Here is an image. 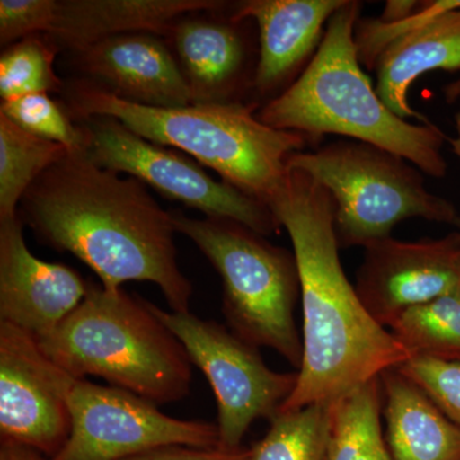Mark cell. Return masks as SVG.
Here are the masks:
<instances>
[{"instance_id": "obj_26", "label": "cell", "mask_w": 460, "mask_h": 460, "mask_svg": "<svg viewBox=\"0 0 460 460\" xmlns=\"http://www.w3.org/2000/svg\"><path fill=\"white\" fill-rule=\"evenodd\" d=\"M458 7L460 0H431L422 2L417 13L398 23H383L377 18H359L354 29V41L359 62L368 69H374L378 57L396 39L425 25L438 14Z\"/></svg>"}, {"instance_id": "obj_25", "label": "cell", "mask_w": 460, "mask_h": 460, "mask_svg": "<svg viewBox=\"0 0 460 460\" xmlns=\"http://www.w3.org/2000/svg\"><path fill=\"white\" fill-rule=\"evenodd\" d=\"M0 114L26 132L57 142L69 151L89 150V135L83 124L75 122L63 102H57L50 93H29L2 100Z\"/></svg>"}, {"instance_id": "obj_32", "label": "cell", "mask_w": 460, "mask_h": 460, "mask_svg": "<svg viewBox=\"0 0 460 460\" xmlns=\"http://www.w3.org/2000/svg\"><path fill=\"white\" fill-rule=\"evenodd\" d=\"M445 102L447 104H454V102H459L460 100V78L453 81V83L447 84V86L443 87Z\"/></svg>"}, {"instance_id": "obj_23", "label": "cell", "mask_w": 460, "mask_h": 460, "mask_svg": "<svg viewBox=\"0 0 460 460\" xmlns=\"http://www.w3.org/2000/svg\"><path fill=\"white\" fill-rule=\"evenodd\" d=\"M270 429L250 447V460H323L329 431V404L279 411Z\"/></svg>"}, {"instance_id": "obj_3", "label": "cell", "mask_w": 460, "mask_h": 460, "mask_svg": "<svg viewBox=\"0 0 460 460\" xmlns=\"http://www.w3.org/2000/svg\"><path fill=\"white\" fill-rule=\"evenodd\" d=\"M362 3L345 0L330 18L314 59L278 98L263 104L257 118L281 131H296L320 142L343 136L404 157L423 174L444 178L447 135L432 123L411 124L377 95L363 72L354 41Z\"/></svg>"}, {"instance_id": "obj_31", "label": "cell", "mask_w": 460, "mask_h": 460, "mask_svg": "<svg viewBox=\"0 0 460 460\" xmlns=\"http://www.w3.org/2000/svg\"><path fill=\"white\" fill-rule=\"evenodd\" d=\"M0 460H48L42 454L25 445L0 438Z\"/></svg>"}, {"instance_id": "obj_19", "label": "cell", "mask_w": 460, "mask_h": 460, "mask_svg": "<svg viewBox=\"0 0 460 460\" xmlns=\"http://www.w3.org/2000/svg\"><path fill=\"white\" fill-rule=\"evenodd\" d=\"M392 460H460V428L398 368L381 374Z\"/></svg>"}, {"instance_id": "obj_13", "label": "cell", "mask_w": 460, "mask_h": 460, "mask_svg": "<svg viewBox=\"0 0 460 460\" xmlns=\"http://www.w3.org/2000/svg\"><path fill=\"white\" fill-rule=\"evenodd\" d=\"M226 7L184 14L165 33L192 104H251L259 62L251 20L223 13Z\"/></svg>"}, {"instance_id": "obj_11", "label": "cell", "mask_w": 460, "mask_h": 460, "mask_svg": "<svg viewBox=\"0 0 460 460\" xmlns=\"http://www.w3.org/2000/svg\"><path fill=\"white\" fill-rule=\"evenodd\" d=\"M77 380L29 332L0 321V438L53 458L71 434L69 395Z\"/></svg>"}, {"instance_id": "obj_33", "label": "cell", "mask_w": 460, "mask_h": 460, "mask_svg": "<svg viewBox=\"0 0 460 460\" xmlns=\"http://www.w3.org/2000/svg\"><path fill=\"white\" fill-rule=\"evenodd\" d=\"M453 226H456V230L460 232V217H456V222H454Z\"/></svg>"}, {"instance_id": "obj_16", "label": "cell", "mask_w": 460, "mask_h": 460, "mask_svg": "<svg viewBox=\"0 0 460 460\" xmlns=\"http://www.w3.org/2000/svg\"><path fill=\"white\" fill-rule=\"evenodd\" d=\"M345 0H247L233 7L235 20L259 29L253 98L262 107L296 83L319 50L330 18Z\"/></svg>"}, {"instance_id": "obj_4", "label": "cell", "mask_w": 460, "mask_h": 460, "mask_svg": "<svg viewBox=\"0 0 460 460\" xmlns=\"http://www.w3.org/2000/svg\"><path fill=\"white\" fill-rule=\"evenodd\" d=\"M62 95L75 122L114 118L154 144L187 154L226 183L268 206L286 184L288 159L319 144L305 133L266 126L257 118L260 108L255 104L146 107L117 98L84 78L66 83Z\"/></svg>"}, {"instance_id": "obj_10", "label": "cell", "mask_w": 460, "mask_h": 460, "mask_svg": "<svg viewBox=\"0 0 460 460\" xmlns=\"http://www.w3.org/2000/svg\"><path fill=\"white\" fill-rule=\"evenodd\" d=\"M72 429L48 460H126L165 447L217 449L215 423L178 420L115 386L77 380L69 395Z\"/></svg>"}, {"instance_id": "obj_29", "label": "cell", "mask_w": 460, "mask_h": 460, "mask_svg": "<svg viewBox=\"0 0 460 460\" xmlns=\"http://www.w3.org/2000/svg\"><path fill=\"white\" fill-rule=\"evenodd\" d=\"M126 460H250V449L223 452L190 447H165Z\"/></svg>"}, {"instance_id": "obj_15", "label": "cell", "mask_w": 460, "mask_h": 460, "mask_svg": "<svg viewBox=\"0 0 460 460\" xmlns=\"http://www.w3.org/2000/svg\"><path fill=\"white\" fill-rule=\"evenodd\" d=\"M66 54L80 78L117 98L153 108L192 104L168 42L156 33H120Z\"/></svg>"}, {"instance_id": "obj_22", "label": "cell", "mask_w": 460, "mask_h": 460, "mask_svg": "<svg viewBox=\"0 0 460 460\" xmlns=\"http://www.w3.org/2000/svg\"><path fill=\"white\" fill-rule=\"evenodd\" d=\"M389 332L410 358L460 361V287L402 314Z\"/></svg>"}, {"instance_id": "obj_20", "label": "cell", "mask_w": 460, "mask_h": 460, "mask_svg": "<svg viewBox=\"0 0 460 460\" xmlns=\"http://www.w3.org/2000/svg\"><path fill=\"white\" fill-rule=\"evenodd\" d=\"M383 405L380 377L329 402L323 460H392L381 428Z\"/></svg>"}, {"instance_id": "obj_28", "label": "cell", "mask_w": 460, "mask_h": 460, "mask_svg": "<svg viewBox=\"0 0 460 460\" xmlns=\"http://www.w3.org/2000/svg\"><path fill=\"white\" fill-rule=\"evenodd\" d=\"M57 0H0V45L49 32Z\"/></svg>"}, {"instance_id": "obj_12", "label": "cell", "mask_w": 460, "mask_h": 460, "mask_svg": "<svg viewBox=\"0 0 460 460\" xmlns=\"http://www.w3.org/2000/svg\"><path fill=\"white\" fill-rule=\"evenodd\" d=\"M357 272L356 290L378 325L389 330L402 314L460 287V232L441 238L372 242Z\"/></svg>"}, {"instance_id": "obj_24", "label": "cell", "mask_w": 460, "mask_h": 460, "mask_svg": "<svg viewBox=\"0 0 460 460\" xmlns=\"http://www.w3.org/2000/svg\"><path fill=\"white\" fill-rule=\"evenodd\" d=\"M59 53L42 33L5 47L0 56V98L8 100L38 93H62L66 83L56 72Z\"/></svg>"}, {"instance_id": "obj_7", "label": "cell", "mask_w": 460, "mask_h": 460, "mask_svg": "<svg viewBox=\"0 0 460 460\" xmlns=\"http://www.w3.org/2000/svg\"><path fill=\"white\" fill-rule=\"evenodd\" d=\"M288 168L307 172L334 199L339 248L366 247L390 237L404 220L450 224L449 199L429 192L425 175L404 157L356 140H337L293 154Z\"/></svg>"}, {"instance_id": "obj_1", "label": "cell", "mask_w": 460, "mask_h": 460, "mask_svg": "<svg viewBox=\"0 0 460 460\" xmlns=\"http://www.w3.org/2000/svg\"><path fill=\"white\" fill-rule=\"evenodd\" d=\"M18 213L39 241L77 257L105 289L150 281L172 313H190L193 287L178 265L172 215L144 181L69 151L30 187Z\"/></svg>"}, {"instance_id": "obj_14", "label": "cell", "mask_w": 460, "mask_h": 460, "mask_svg": "<svg viewBox=\"0 0 460 460\" xmlns=\"http://www.w3.org/2000/svg\"><path fill=\"white\" fill-rule=\"evenodd\" d=\"M23 226L20 213L0 219V321L39 341L83 304L90 283L69 266L33 256Z\"/></svg>"}, {"instance_id": "obj_21", "label": "cell", "mask_w": 460, "mask_h": 460, "mask_svg": "<svg viewBox=\"0 0 460 460\" xmlns=\"http://www.w3.org/2000/svg\"><path fill=\"white\" fill-rule=\"evenodd\" d=\"M68 153L62 145L33 136L0 114V219L16 217L30 187Z\"/></svg>"}, {"instance_id": "obj_5", "label": "cell", "mask_w": 460, "mask_h": 460, "mask_svg": "<svg viewBox=\"0 0 460 460\" xmlns=\"http://www.w3.org/2000/svg\"><path fill=\"white\" fill-rule=\"evenodd\" d=\"M42 352L72 376H96L154 404L181 401L192 386L183 345L148 301L90 283L83 304L49 337Z\"/></svg>"}, {"instance_id": "obj_2", "label": "cell", "mask_w": 460, "mask_h": 460, "mask_svg": "<svg viewBox=\"0 0 460 460\" xmlns=\"http://www.w3.org/2000/svg\"><path fill=\"white\" fill-rule=\"evenodd\" d=\"M269 208L292 239L304 305V361L279 411L329 404L410 358L367 313L339 257L335 204L311 175L289 169Z\"/></svg>"}, {"instance_id": "obj_27", "label": "cell", "mask_w": 460, "mask_h": 460, "mask_svg": "<svg viewBox=\"0 0 460 460\" xmlns=\"http://www.w3.org/2000/svg\"><path fill=\"white\" fill-rule=\"evenodd\" d=\"M396 368L416 383L460 428V361L411 357Z\"/></svg>"}, {"instance_id": "obj_6", "label": "cell", "mask_w": 460, "mask_h": 460, "mask_svg": "<svg viewBox=\"0 0 460 460\" xmlns=\"http://www.w3.org/2000/svg\"><path fill=\"white\" fill-rule=\"evenodd\" d=\"M172 215L177 233L190 238L219 274L230 332L253 347L274 349L299 370L304 341L295 320L301 293L295 253L235 220Z\"/></svg>"}, {"instance_id": "obj_17", "label": "cell", "mask_w": 460, "mask_h": 460, "mask_svg": "<svg viewBox=\"0 0 460 460\" xmlns=\"http://www.w3.org/2000/svg\"><path fill=\"white\" fill-rule=\"evenodd\" d=\"M226 4L217 0H57L53 23L45 35L66 53L120 33L153 32L164 38L184 14Z\"/></svg>"}, {"instance_id": "obj_30", "label": "cell", "mask_w": 460, "mask_h": 460, "mask_svg": "<svg viewBox=\"0 0 460 460\" xmlns=\"http://www.w3.org/2000/svg\"><path fill=\"white\" fill-rule=\"evenodd\" d=\"M420 4L422 2H416V0H389L377 20L383 23L402 22L417 13Z\"/></svg>"}, {"instance_id": "obj_18", "label": "cell", "mask_w": 460, "mask_h": 460, "mask_svg": "<svg viewBox=\"0 0 460 460\" xmlns=\"http://www.w3.org/2000/svg\"><path fill=\"white\" fill-rule=\"evenodd\" d=\"M376 93L387 108L402 118H426L411 109L408 91L431 71H460V7L438 14L425 25L393 41L378 57Z\"/></svg>"}, {"instance_id": "obj_9", "label": "cell", "mask_w": 460, "mask_h": 460, "mask_svg": "<svg viewBox=\"0 0 460 460\" xmlns=\"http://www.w3.org/2000/svg\"><path fill=\"white\" fill-rule=\"evenodd\" d=\"M78 123L89 135L90 159L102 168L137 178L206 217L235 220L265 237L280 232V223L268 205L215 180L187 154L154 144L114 118L90 117Z\"/></svg>"}, {"instance_id": "obj_34", "label": "cell", "mask_w": 460, "mask_h": 460, "mask_svg": "<svg viewBox=\"0 0 460 460\" xmlns=\"http://www.w3.org/2000/svg\"><path fill=\"white\" fill-rule=\"evenodd\" d=\"M456 126H458V129L460 131V114H458V117H456Z\"/></svg>"}, {"instance_id": "obj_8", "label": "cell", "mask_w": 460, "mask_h": 460, "mask_svg": "<svg viewBox=\"0 0 460 460\" xmlns=\"http://www.w3.org/2000/svg\"><path fill=\"white\" fill-rule=\"evenodd\" d=\"M148 305L213 387L217 404V449H243L242 441L251 425L260 419L270 420L279 413L295 392L298 372L272 371L257 347L215 321L190 313H168L151 302Z\"/></svg>"}]
</instances>
